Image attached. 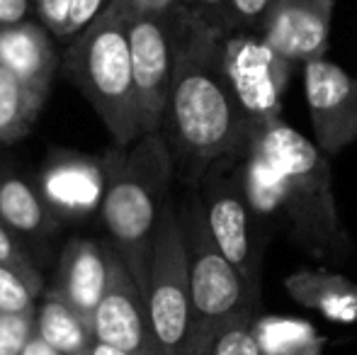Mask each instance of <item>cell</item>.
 <instances>
[{
    "label": "cell",
    "instance_id": "30",
    "mask_svg": "<svg viewBox=\"0 0 357 355\" xmlns=\"http://www.w3.org/2000/svg\"><path fill=\"white\" fill-rule=\"evenodd\" d=\"M127 13H160L168 15L180 5V0H117Z\"/></svg>",
    "mask_w": 357,
    "mask_h": 355
},
{
    "label": "cell",
    "instance_id": "24",
    "mask_svg": "<svg viewBox=\"0 0 357 355\" xmlns=\"http://www.w3.org/2000/svg\"><path fill=\"white\" fill-rule=\"evenodd\" d=\"M275 0H229L226 10V32L229 29H241V32L260 34L268 10Z\"/></svg>",
    "mask_w": 357,
    "mask_h": 355
},
{
    "label": "cell",
    "instance_id": "3",
    "mask_svg": "<svg viewBox=\"0 0 357 355\" xmlns=\"http://www.w3.org/2000/svg\"><path fill=\"white\" fill-rule=\"evenodd\" d=\"M107 163V190L102 199V222L114 251L122 256L146 294L151 251L165 207L173 153L160 132L144 134L132 146H117Z\"/></svg>",
    "mask_w": 357,
    "mask_h": 355
},
{
    "label": "cell",
    "instance_id": "31",
    "mask_svg": "<svg viewBox=\"0 0 357 355\" xmlns=\"http://www.w3.org/2000/svg\"><path fill=\"white\" fill-rule=\"evenodd\" d=\"M22 355H63V353H59L56 348H52L44 338H39L37 333H34V336L29 338L27 346H24Z\"/></svg>",
    "mask_w": 357,
    "mask_h": 355
},
{
    "label": "cell",
    "instance_id": "13",
    "mask_svg": "<svg viewBox=\"0 0 357 355\" xmlns=\"http://www.w3.org/2000/svg\"><path fill=\"white\" fill-rule=\"evenodd\" d=\"M107 190V163L105 158L59 156L42 171L39 192L54 214L85 217L102 207Z\"/></svg>",
    "mask_w": 357,
    "mask_h": 355
},
{
    "label": "cell",
    "instance_id": "8",
    "mask_svg": "<svg viewBox=\"0 0 357 355\" xmlns=\"http://www.w3.org/2000/svg\"><path fill=\"white\" fill-rule=\"evenodd\" d=\"M173 13H127L134 88L144 134L160 132L168 114L175 63Z\"/></svg>",
    "mask_w": 357,
    "mask_h": 355
},
{
    "label": "cell",
    "instance_id": "16",
    "mask_svg": "<svg viewBox=\"0 0 357 355\" xmlns=\"http://www.w3.org/2000/svg\"><path fill=\"white\" fill-rule=\"evenodd\" d=\"M291 299L331 322H357V285L326 270H299L284 280Z\"/></svg>",
    "mask_w": 357,
    "mask_h": 355
},
{
    "label": "cell",
    "instance_id": "15",
    "mask_svg": "<svg viewBox=\"0 0 357 355\" xmlns=\"http://www.w3.org/2000/svg\"><path fill=\"white\" fill-rule=\"evenodd\" d=\"M52 37L54 34L39 20L0 27V63L42 98L49 95L52 78L56 73V52Z\"/></svg>",
    "mask_w": 357,
    "mask_h": 355
},
{
    "label": "cell",
    "instance_id": "12",
    "mask_svg": "<svg viewBox=\"0 0 357 355\" xmlns=\"http://www.w3.org/2000/svg\"><path fill=\"white\" fill-rule=\"evenodd\" d=\"M335 0H275L260 37L294 66L324 59Z\"/></svg>",
    "mask_w": 357,
    "mask_h": 355
},
{
    "label": "cell",
    "instance_id": "6",
    "mask_svg": "<svg viewBox=\"0 0 357 355\" xmlns=\"http://www.w3.org/2000/svg\"><path fill=\"white\" fill-rule=\"evenodd\" d=\"M146 304L160 353L188 355L190 326H192L190 261L183 219L170 202H165L160 212L158 232L151 251Z\"/></svg>",
    "mask_w": 357,
    "mask_h": 355
},
{
    "label": "cell",
    "instance_id": "26",
    "mask_svg": "<svg viewBox=\"0 0 357 355\" xmlns=\"http://www.w3.org/2000/svg\"><path fill=\"white\" fill-rule=\"evenodd\" d=\"M107 5V0H71L68 5V17H66V27H63V39L75 37L80 34Z\"/></svg>",
    "mask_w": 357,
    "mask_h": 355
},
{
    "label": "cell",
    "instance_id": "1",
    "mask_svg": "<svg viewBox=\"0 0 357 355\" xmlns=\"http://www.w3.org/2000/svg\"><path fill=\"white\" fill-rule=\"evenodd\" d=\"M224 32L183 3L175 8V63L165 124L175 151L199 178L219 161H241L258 139L226 78Z\"/></svg>",
    "mask_w": 357,
    "mask_h": 355
},
{
    "label": "cell",
    "instance_id": "5",
    "mask_svg": "<svg viewBox=\"0 0 357 355\" xmlns=\"http://www.w3.org/2000/svg\"><path fill=\"white\" fill-rule=\"evenodd\" d=\"M185 246L190 261L192 326L188 355H209L216 333L234 317L253 309L258 294L245 285L241 273L221 253L207 227L202 199H192L183 217Z\"/></svg>",
    "mask_w": 357,
    "mask_h": 355
},
{
    "label": "cell",
    "instance_id": "18",
    "mask_svg": "<svg viewBox=\"0 0 357 355\" xmlns=\"http://www.w3.org/2000/svg\"><path fill=\"white\" fill-rule=\"evenodd\" d=\"M52 207L37 188L22 178H0V219L17 234H44L52 229Z\"/></svg>",
    "mask_w": 357,
    "mask_h": 355
},
{
    "label": "cell",
    "instance_id": "17",
    "mask_svg": "<svg viewBox=\"0 0 357 355\" xmlns=\"http://www.w3.org/2000/svg\"><path fill=\"white\" fill-rule=\"evenodd\" d=\"M34 331L63 355H88L95 341L93 324L78 309H73L56 289H49L47 297L37 302Z\"/></svg>",
    "mask_w": 357,
    "mask_h": 355
},
{
    "label": "cell",
    "instance_id": "28",
    "mask_svg": "<svg viewBox=\"0 0 357 355\" xmlns=\"http://www.w3.org/2000/svg\"><path fill=\"white\" fill-rule=\"evenodd\" d=\"M185 8H190L192 13H197L199 17L209 20V22L219 24L221 29H226V10H229V0H180Z\"/></svg>",
    "mask_w": 357,
    "mask_h": 355
},
{
    "label": "cell",
    "instance_id": "27",
    "mask_svg": "<svg viewBox=\"0 0 357 355\" xmlns=\"http://www.w3.org/2000/svg\"><path fill=\"white\" fill-rule=\"evenodd\" d=\"M32 5H34V15H37L39 22H42L54 37H63V27H66L71 0H32Z\"/></svg>",
    "mask_w": 357,
    "mask_h": 355
},
{
    "label": "cell",
    "instance_id": "22",
    "mask_svg": "<svg viewBox=\"0 0 357 355\" xmlns=\"http://www.w3.org/2000/svg\"><path fill=\"white\" fill-rule=\"evenodd\" d=\"M42 287L24 280L13 268L0 266V312L5 314H22L37 309V297Z\"/></svg>",
    "mask_w": 357,
    "mask_h": 355
},
{
    "label": "cell",
    "instance_id": "29",
    "mask_svg": "<svg viewBox=\"0 0 357 355\" xmlns=\"http://www.w3.org/2000/svg\"><path fill=\"white\" fill-rule=\"evenodd\" d=\"M32 13V0H0V27H13V24L27 22Z\"/></svg>",
    "mask_w": 357,
    "mask_h": 355
},
{
    "label": "cell",
    "instance_id": "7",
    "mask_svg": "<svg viewBox=\"0 0 357 355\" xmlns=\"http://www.w3.org/2000/svg\"><path fill=\"white\" fill-rule=\"evenodd\" d=\"M221 59L229 86L255 132L260 134L278 124L282 119V98L294 63L268 47L260 34L241 29L224 32Z\"/></svg>",
    "mask_w": 357,
    "mask_h": 355
},
{
    "label": "cell",
    "instance_id": "2",
    "mask_svg": "<svg viewBox=\"0 0 357 355\" xmlns=\"http://www.w3.org/2000/svg\"><path fill=\"white\" fill-rule=\"evenodd\" d=\"M245 199L258 217H273L287 236L314 256L350 251L326 153L280 119L258 134L238 161Z\"/></svg>",
    "mask_w": 357,
    "mask_h": 355
},
{
    "label": "cell",
    "instance_id": "19",
    "mask_svg": "<svg viewBox=\"0 0 357 355\" xmlns=\"http://www.w3.org/2000/svg\"><path fill=\"white\" fill-rule=\"evenodd\" d=\"M20 76L0 63V144H13L32 129L39 109L44 105Z\"/></svg>",
    "mask_w": 357,
    "mask_h": 355
},
{
    "label": "cell",
    "instance_id": "23",
    "mask_svg": "<svg viewBox=\"0 0 357 355\" xmlns=\"http://www.w3.org/2000/svg\"><path fill=\"white\" fill-rule=\"evenodd\" d=\"M34 312L5 314L0 312V355H22L24 346L34 336Z\"/></svg>",
    "mask_w": 357,
    "mask_h": 355
},
{
    "label": "cell",
    "instance_id": "25",
    "mask_svg": "<svg viewBox=\"0 0 357 355\" xmlns=\"http://www.w3.org/2000/svg\"><path fill=\"white\" fill-rule=\"evenodd\" d=\"M10 232H13V229L0 219V266L13 268L15 273H20L24 280H29L32 285L42 287V275L29 263V258L22 253V248L17 246V241H15V236Z\"/></svg>",
    "mask_w": 357,
    "mask_h": 355
},
{
    "label": "cell",
    "instance_id": "10",
    "mask_svg": "<svg viewBox=\"0 0 357 355\" xmlns=\"http://www.w3.org/2000/svg\"><path fill=\"white\" fill-rule=\"evenodd\" d=\"M304 93L316 146L338 156L357 142V76L328 59H314L304 63Z\"/></svg>",
    "mask_w": 357,
    "mask_h": 355
},
{
    "label": "cell",
    "instance_id": "4",
    "mask_svg": "<svg viewBox=\"0 0 357 355\" xmlns=\"http://www.w3.org/2000/svg\"><path fill=\"white\" fill-rule=\"evenodd\" d=\"M68 78L102 119L114 146H132L144 137L132 71L127 13L107 0L102 13L88 24L63 59Z\"/></svg>",
    "mask_w": 357,
    "mask_h": 355
},
{
    "label": "cell",
    "instance_id": "20",
    "mask_svg": "<svg viewBox=\"0 0 357 355\" xmlns=\"http://www.w3.org/2000/svg\"><path fill=\"white\" fill-rule=\"evenodd\" d=\"M253 331L263 355H321V336L304 322L265 317L255 319Z\"/></svg>",
    "mask_w": 357,
    "mask_h": 355
},
{
    "label": "cell",
    "instance_id": "9",
    "mask_svg": "<svg viewBox=\"0 0 357 355\" xmlns=\"http://www.w3.org/2000/svg\"><path fill=\"white\" fill-rule=\"evenodd\" d=\"M202 209L212 239L231 266L258 294L260 261L253 236V209L245 199L238 176V161H219L204 173Z\"/></svg>",
    "mask_w": 357,
    "mask_h": 355
},
{
    "label": "cell",
    "instance_id": "21",
    "mask_svg": "<svg viewBox=\"0 0 357 355\" xmlns=\"http://www.w3.org/2000/svg\"><path fill=\"white\" fill-rule=\"evenodd\" d=\"M253 309H245L234 317L216 333L209 355H263L253 331Z\"/></svg>",
    "mask_w": 357,
    "mask_h": 355
},
{
    "label": "cell",
    "instance_id": "11",
    "mask_svg": "<svg viewBox=\"0 0 357 355\" xmlns=\"http://www.w3.org/2000/svg\"><path fill=\"white\" fill-rule=\"evenodd\" d=\"M95 341L109 343L132 355H163L151 326L146 294L117 251L107 292L93 314Z\"/></svg>",
    "mask_w": 357,
    "mask_h": 355
},
{
    "label": "cell",
    "instance_id": "32",
    "mask_svg": "<svg viewBox=\"0 0 357 355\" xmlns=\"http://www.w3.org/2000/svg\"><path fill=\"white\" fill-rule=\"evenodd\" d=\"M88 355H132V353L122 351V348H114V346H109V343L93 341V346H90Z\"/></svg>",
    "mask_w": 357,
    "mask_h": 355
},
{
    "label": "cell",
    "instance_id": "14",
    "mask_svg": "<svg viewBox=\"0 0 357 355\" xmlns=\"http://www.w3.org/2000/svg\"><path fill=\"white\" fill-rule=\"evenodd\" d=\"M112 256L114 246H102L93 239H73L59 261L54 289L90 324L112 278Z\"/></svg>",
    "mask_w": 357,
    "mask_h": 355
}]
</instances>
